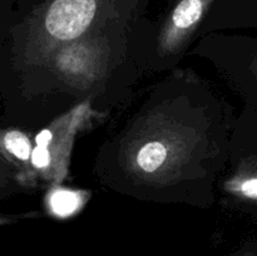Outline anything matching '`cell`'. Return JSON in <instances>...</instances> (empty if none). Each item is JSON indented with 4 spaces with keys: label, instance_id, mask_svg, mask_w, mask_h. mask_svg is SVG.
Wrapping results in <instances>:
<instances>
[{
    "label": "cell",
    "instance_id": "6da1fadb",
    "mask_svg": "<svg viewBox=\"0 0 257 256\" xmlns=\"http://www.w3.org/2000/svg\"><path fill=\"white\" fill-rule=\"evenodd\" d=\"M110 0H49L37 18L45 43H69L82 37Z\"/></svg>",
    "mask_w": 257,
    "mask_h": 256
},
{
    "label": "cell",
    "instance_id": "7a4b0ae2",
    "mask_svg": "<svg viewBox=\"0 0 257 256\" xmlns=\"http://www.w3.org/2000/svg\"><path fill=\"white\" fill-rule=\"evenodd\" d=\"M89 114V103L85 102L37 135L35 143L39 147H44L52 160L50 178L62 180L65 176L74 136Z\"/></svg>",
    "mask_w": 257,
    "mask_h": 256
},
{
    "label": "cell",
    "instance_id": "3957f363",
    "mask_svg": "<svg viewBox=\"0 0 257 256\" xmlns=\"http://www.w3.org/2000/svg\"><path fill=\"white\" fill-rule=\"evenodd\" d=\"M212 3L213 0H178L161 33L162 48L168 52L177 49L200 24Z\"/></svg>",
    "mask_w": 257,
    "mask_h": 256
},
{
    "label": "cell",
    "instance_id": "277c9868",
    "mask_svg": "<svg viewBox=\"0 0 257 256\" xmlns=\"http://www.w3.org/2000/svg\"><path fill=\"white\" fill-rule=\"evenodd\" d=\"M99 52L93 45L77 43L65 47L58 54L57 68L64 77L75 83H87L99 70Z\"/></svg>",
    "mask_w": 257,
    "mask_h": 256
},
{
    "label": "cell",
    "instance_id": "5b68a950",
    "mask_svg": "<svg viewBox=\"0 0 257 256\" xmlns=\"http://www.w3.org/2000/svg\"><path fill=\"white\" fill-rule=\"evenodd\" d=\"M178 143L167 137H152L140 146L135 156V163L142 172L158 173L170 167L178 153Z\"/></svg>",
    "mask_w": 257,
    "mask_h": 256
},
{
    "label": "cell",
    "instance_id": "8992f818",
    "mask_svg": "<svg viewBox=\"0 0 257 256\" xmlns=\"http://www.w3.org/2000/svg\"><path fill=\"white\" fill-rule=\"evenodd\" d=\"M89 196L90 193L84 190L52 187L48 191L45 203L52 216L57 218H69L84 207Z\"/></svg>",
    "mask_w": 257,
    "mask_h": 256
},
{
    "label": "cell",
    "instance_id": "52a82bcc",
    "mask_svg": "<svg viewBox=\"0 0 257 256\" xmlns=\"http://www.w3.org/2000/svg\"><path fill=\"white\" fill-rule=\"evenodd\" d=\"M226 190L243 200L257 202V162L246 163L226 182Z\"/></svg>",
    "mask_w": 257,
    "mask_h": 256
},
{
    "label": "cell",
    "instance_id": "ba28073f",
    "mask_svg": "<svg viewBox=\"0 0 257 256\" xmlns=\"http://www.w3.org/2000/svg\"><path fill=\"white\" fill-rule=\"evenodd\" d=\"M2 147L13 158L22 163H28L32 157L33 147L29 137L17 130H10L0 138Z\"/></svg>",
    "mask_w": 257,
    "mask_h": 256
},
{
    "label": "cell",
    "instance_id": "9c48e42d",
    "mask_svg": "<svg viewBox=\"0 0 257 256\" xmlns=\"http://www.w3.org/2000/svg\"><path fill=\"white\" fill-rule=\"evenodd\" d=\"M8 222V220L7 218H3V217H0V225H3V223H7Z\"/></svg>",
    "mask_w": 257,
    "mask_h": 256
}]
</instances>
